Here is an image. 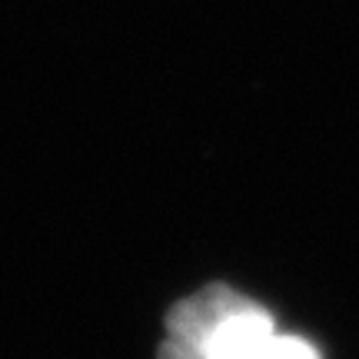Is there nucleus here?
I'll return each instance as SVG.
<instances>
[{
    "label": "nucleus",
    "mask_w": 359,
    "mask_h": 359,
    "mask_svg": "<svg viewBox=\"0 0 359 359\" xmlns=\"http://www.w3.org/2000/svg\"><path fill=\"white\" fill-rule=\"evenodd\" d=\"M259 359H316V353L306 343H299V339H280V336H273Z\"/></svg>",
    "instance_id": "obj_1"
},
{
    "label": "nucleus",
    "mask_w": 359,
    "mask_h": 359,
    "mask_svg": "<svg viewBox=\"0 0 359 359\" xmlns=\"http://www.w3.org/2000/svg\"><path fill=\"white\" fill-rule=\"evenodd\" d=\"M160 359H203V356H200L190 343L170 339V343H163V349H160Z\"/></svg>",
    "instance_id": "obj_2"
}]
</instances>
